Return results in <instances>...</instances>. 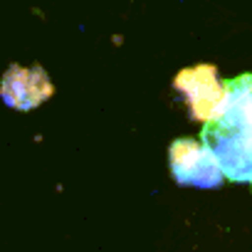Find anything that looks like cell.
I'll return each instance as SVG.
<instances>
[{"label":"cell","instance_id":"3","mask_svg":"<svg viewBox=\"0 0 252 252\" xmlns=\"http://www.w3.org/2000/svg\"><path fill=\"white\" fill-rule=\"evenodd\" d=\"M173 87L183 94L190 116L200 121L213 119L225 99V84L218 79L215 64H198L181 69L173 79Z\"/></svg>","mask_w":252,"mask_h":252},{"label":"cell","instance_id":"2","mask_svg":"<svg viewBox=\"0 0 252 252\" xmlns=\"http://www.w3.org/2000/svg\"><path fill=\"white\" fill-rule=\"evenodd\" d=\"M168 166L178 186L193 188H220L225 176L213 156V151L190 136L176 139L168 146Z\"/></svg>","mask_w":252,"mask_h":252},{"label":"cell","instance_id":"4","mask_svg":"<svg viewBox=\"0 0 252 252\" xmlns=\"http://www.w3.org/2000/svg\"><path fill=\"white\" fill-rule=\"evenodd\" d=\"M55 94V84L50 74L35 64V67H20L10 64L0 79V99L5 106L15 111H30L45 104Z\"/></svg>","mask_w":252,"mask_h":252},{"label":"cell","instance_id":"1","mask_svg":"<svg viewBox=\"0 0 252 252\" xmlns=\"http://www.w3.org/2000/svg\"><path fill=\"white\" fill-rule=\"evenodd\" d=\"M225 99L203 126V144L213 151L225 178L252 183V74L225 79Z\"/></svg>","mask_w":252,"mask_h":252}]
</instances>
